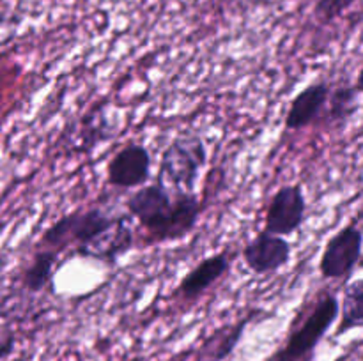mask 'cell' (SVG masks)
<instances>
[{
	"label": "cell",
	"instance_id": "6da1fadb",
	"mask_svg": "<svg viewBox=\"0 0 363 361\" xmlns=\"http://www.w3.org/2000/svg\"><path fill=\"white\" fill-rule=\"evenodd\" d=\"M126 209L145 230L147 243H172L194 232L202 202L194 191H176L162 184H144L126 198Z\"/></svg>",
	"mask_w": 363,
	"mask_h": 361
},
{
	"label": "cell",
	"instance_id": "7a4b0ae2",
	"mask_svg": "<svg viewBox=\"0 0 363 361\" xmlns=\"http://www.w3.org/2000/svg\"><path fill=\"white\" fill-rule=\"evenodd\" d=\"M337 317L339 297L330 290H323L307 308L298 311L284 343L266 361H312L315 349L328 335Z\"/></svg>",
	"mask_w": 363,
	"mask_h": 361
},
{
	"label": "cell",
	"instance_id": "3957f363",
	"mask_svg": "<svg viewBox=\"0 0 363 361\" xmlns=\"http://www.w3.org/2000/svg\"><path fill=\"white\" fill-rule=\"evenodd\" d=\"M119 218L121 214H110L101 207H89L84 211L77 209L60 216L43 232L39 248H50L60 253L66 248H74V251H78L116 225Z\"/></svg>",
	"mask_w": 363,
	"mask_h": 361
},
{
	"label": "cell",
	"instance_id": "277c9868",
	"mask_svg": "<svg viewBox=\"0 0 363 361\" xmlns=\"http://www.w3.org/2000/svg\"><path fill=\"white\" fill-rule=\"evenodd\" d=\"M208 163V147L201 134L184 133L174 138L162 154L156 183L169 190L194 191Z\"/></svg>",
	"mask_w": 363,
	"mask_h": 361
},
{
	"label": "cell",
	"instance_id": "5b68a950",
	"mask_svg": "<svg viewBox=\"0 0 363 361\" xmlns=\"http://www.w3.org/2000/svg\"><path fill=\"white\" fill-rule=\"evenodd\" d=\"M363 234L360 225L347 223L333 234L323 250L319 273L326 280H346L357 271L362 260Z\"/></svg>",
	"mask_w": 363,
	"mask_h": 361
},
{
	"label": "cell",
	"instance_id": "8992f818",
	"mask_svg": "<svg viewBox=\"0 0 363 361\" xmlns=\"http://www.w3.org/2000/svg\"><path fill=\"white\" fill-rule=\"evenodd\" d=\"M307 216V198L300 184L279 188L268 205L264 230L275 236H293L303 227Z\"/></svg>",
	"mask_w": 363,
	"mask_h": 361
},
{
	"label": "cell",
	"instance_id": "52a82bcc",
	"mask_svg": "<svg viewBox=\"0 0 363 361\" xmlns=\"http://www.w3.org/2000/svg\"><path fill=\"white\" fill-rule=\"evenodd\" d=\"M151 177V152L140 144H130L116 152L106 166V180L121 190L140 188Z\"/></svg>",
	"mask_w": 363,
	"mask_h": 361
},
{
	"label": "cell",
	"instance_id": "ba28073f",
	"mask_svg": "<svg viewBox=\"0 0 363 361\" xmlns=\"http://www.w3.org/2000/svg\"><path fill=\"white\" fill-rule=\"evenodd\" d=\"M241 253L245 264L255 275H272L289 264L293 248L286 237L261 230L254 239L245 244Z\"/></svg>",
	"mask_w": 363,
	"mask_h": 361
},
{
	"label": "cell",
	"instance_id": "9c48e42d",
	"mask_svg": "<svg viewBox=\"0 0 363 361\" xmlns=\"http://www.w3.org/2000/svg\"><path fill=\"white\" fill-rule=\"evenodd\" d=\"M135 246V236L128 223V216L121 214L116 225L110 227L106 232H103L98 239L92 241L85 248L77 251V255L84 258H94L103 264L116 265L121 257L128 253Z\"/></svg>",
	"mask_w": 363,
	"mask_h": 361
},
{
	"label": "cell",
	"instance_id": "30bf717a",
	"mask_svg": "<svg viewBox=\"0 0 363 361\" xmlns=\"http://www.w3.org/2000/svg\"><path fill=\"white\" fill-rule=\"evenodd\" d=\"M330 85L318 80L301 88L291 101L286 113V127L291 131H300L312 124L319 122L325 112L326 101L330 96Z\"/></svg>",
	"mask_w": 363,
	"mask_h": 361
},
{
	"label": "cell",
	"instance_id": "8fae6325",
	"mask_svg": "<svg viewBox=\"0 0 363 361\" xmlns=\"http://www.w3.org/2000/svg\"><path fill=\"white\" fill-rule=\"evenodd\" d=\"M230 269V258L227 253H215L211 257H206L195 265L194 269L184 275L179 287L174 294L181 299L195 301L201 297L208 289H211L216 282L223 278Z\"/></svg>",
	"mask_w": 363,
	"mask_h": 361
},
{
	"label": "cell",
	"instance_id": "7c38bea8",
	"mask_svg": "<svg viewBox=\"0 0 363 361\" xmlns=\"http://www.w3.org/2000/svg\"><path fill=\"white\" fill-rule=\"evenodd\" d=\"M261 314V310H252L238 322L216 329L202 345L201 353H199V361H225L240 345L247 326Z\"/></svg>",
	"mask_w": 363,
	"mask_h": 361
},
{
	"label": "cell",
	"instance_id": "4fadbf2b",
	"mask_svg": "<svg viewBox=\"0 0 363 361\" xmlns=\"http://www.w3.org/2000/svg\"><path fill=\"white\" fill-rule=\"evenodd\" d=\"M358 110H360V85H340L337 88H330L321 120L328 126H344L357 115Z\"/></svg>",
	"mask_w": 363,
	"mask_h": 361
},
{
	"label": "cell",
	"instance_id": "5bb4252c",
	"mask_svg": "<svg viewBox=\"0 0 363 361\" xmlns=\"http://www.w3.org/2000/svg\"><path fill=\"white\" fill-rule=\"evenodd\" d=\"M60 255H62L60 251L50 250V248H39L38 251H34L30 264L25 268L23 276H21L25 290L32 294L41 292L52 280Z\"/></svg>",
	"mask_w": 363,
	"mask_h": 361
},
{
	"label": "cell",
	"instance_id": "9a60e30c",
	"mask_svg": "<svg viewBox=\"0 0 363 361\" xmlns=\"http://www.w3.org/2000/svg\"><path fill=\"white\" fill-rule=\"evenodd\" d=\"M339 326L337 336L362 328L363 324V280L357 278L346 285L342 301H339Z\"/></svg>",
	"mask_w": 363,
	"mask_h": 361
},
{
	"label": "cell",
	"instance_id": "2e32d148",
	"mask_svg": "<svg viewBox=\"0 0 363 361\" xmlns=\"http://www.w3.org/2000/svg\"><path fill=\"white\" fill-rule=\"evenodd\" d=\"M110 119L106 117L105 108H92L87 115L82 119L80 124V149L84 152L91 151L99 142L110 140Z\"/></svg>",
	"mask_w": 363,
	"mask_h": 361
},
{
	"label": "cell",
	"instance_id": "e0dca14e",
	"mask_svg": "<svg viewBox=\"0 0 363 361\" xmlns=\"http://www.w3.org/2000/svg\"><path fill=\"white\" fill-rule=\"evenodd\" d=\"M358 2L360 0H315L312 14L321 25H330Z\"/></svg>",
	"mask_w": 363,
	"mask_h": 361
},
{
	"label": "cell",
	"instance_id": "ac0fdd59",
	"mask_svg": "<svg viewBox=\"0 0 363 361\" xmlns=\"http://www.w3.org/2000/svg\"><path fill=\"white\" fill-rule=\"evenodd\" d=\"M14 349H16V335H14L13 329H0V361L9 360Z\"/></svg>",
	"mask_w": 363,
	"mask_h": 361
}]
</instances>
